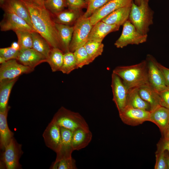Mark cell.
<instances>
[{
    "label": "cell",
    "mask_w": 169,
    "mask_h": 169,
    "mask_svg": "<svg viewBox=\"0 0 169 169\" xmlns=\"http://www.w3.org/2000/svg\"><path fill=\"white\" fill-rule=\"evenodd\" d=\"M16 59L21 64L33 69L39 64L47 61L44 55L32 48L20 50Z\"/></svg>",
    "instance_id": "15"
},
{
    "label": "cell",
    "mask_w": 169,
    "mask_h": 169,
    "mask_svg": "<svg viewBox=\"0 0 169 169\" xmlns=\"http://www.w3.org/2000/svg\"><path fill=\"white\" fill-rule=\"evenodd\" d=\"M84 46L92 63L96 58L102 54L104 45L102 42L89 40Z\"/></svg>",
    "instance_id": "30"
},
{
    "label": "cell",
    "mask_w": 169,
    "mask_h": 169,
    "mask_svg": "<svg viewBox=\"0 0 169 169\" xmlns=\"http://www.w3.org/2000/svg\"><path fill=\"white\" fill-rule=\"evenodd\" d=\"M142 0H134V3L137 5H140Z\"/></svg>",
    "instance_id": "47"
},
{
    "label": "cell",
    "mask_w": 169,
    "mask_h": 169,
    "mask_svg": "<svg viewBox=\"0 0 169 169\" xmlns=\"http://www.w3.org/2000/svg\"><path fill=\"white\" fill-rule=\"evenodd\" d=\"M18 78L0 81V111L5 110L8 107L10 94Z\"/></svg>",
    "instance_id": "24"
},
{
    "label": "cell",
    "mask_w": 169,
    "mask_h": 169,
    "mask_svg": "<svg viewBox=\"0 0 169 169\" xmlns=\"http://www.w3.org/2000/svg\"><path fill=\"white\" fill-rule=\"evenodd\" d=\"M19 50H17L11 46L0 49V57L4 58L6 61L9 60L16 59Z\"/></svg>",
    "instance_id": "38"
},
{
    "label": "cell",
    "mask_w": 169,
    "mask_h": 169,
    "mask_svg": "<svg viewBox=\"0 0 169 169\" xmlns=\"http://www.w3.org/2000/svg\"><path fill=\"white\" fill-rule=\"evenodd\" d=\"M5 0H0V4H2Z\"/></svg>",
    "instance_id": "49"
},
{
    "label": "cell",
    "mask_w": 169,
    "mask_h": 169,
    "mask_svg": "<svg viewBox=\"0 0 169 169\" xmlns=\"http://www.w3.org/2000/svg\"><path fill=\"white\" fill-rule=\"evenodd\" d=\"M52 120L59 127L68 129L73 132L80 129H89L87 122L80 114L63 106L56 113Z\"/></svg>",
    "instance_id": "4"
},
{
    "label": "cell",
    "mask_w": 169,
    "mask_h": 169,
    "mask_svg": "<svg viewBox=\"0 0 169 169\" xmlns=\"http://www.w3.org/2000/svg\"><path fill=\"white\" fill-rule=\"evenodd\" d=\"M146 60L149 84L158 92L167 87L162 74L157 66V61L153 56L151 54L147 55Z\"/></svg>",
    "instance_id": "10"
},
{
    "label": "cell",
    "mask_w": 169,
    "mask_h": 169,
    "mask_svg": "<svg viewBox=\"0 0 169 169\" xmlns=\"http://www.w3.org/2000/svg\"><path fill=\"white\" fill-rule=\"evenodd\" d=\"M157 65L162 74L166 85L169 87V69L163 66L158 62Z\"/></svg>",
    "instance_id": "41"
},
{
    "label": "cell",
    "mask_w": 169,
    "mask_h": 169,
    "mask_svg": "<svg viewBox=\"0 0 169 169\" xmlns=\"http://www.w3.org/2000/svg\"><path fill=\"white\" fill-rule=\"evenodd\" d=\"M34 3H36V0H30Z\"/></svg>",
    "instance_id": "50"
},
{
    "label": "cell",
    "mask_w": 169,
    "mask_h": 169,
    "mask_svg": "<svg viewBox=\"0 0 169 169\" xmlns=\"http://www.w3.org/2000/svg\"><path fill=\"white\" fill-rule=\"evenodd\" d=\"M34 70L19 63L16 59L9 60L1 64L0 81L19 78L20 75L29 73Z\"/></svg>",
    "instance_id": "8"
},
{
    "label": "cell",
    "mask_w": 169,
    "mask_h": 169,
    "mask_svg": "<svg viewBox=\"0 0 169 169\" xmlns=\"http://www.w3.org/2000/svg\"><path fill=\"white\" fill-rule=\"evenodd\" d=\"M148 0H142L140 5L132 2L128 20L140 33L147 34L149 27L153 24L154 12Z\"/></svg>",
    "instance_id": "3"
},
{
    "label": "cell",
    "mask_w": 169,
    "mask_h": 169,
    "mask_svg": "<svg viewBox=\"0 0 169 169\" xmlns=\"http://www.w3.org/2000/svg\"><path fill=\"white\" fill-rule=\"evenodd\" d=\"M77 69L78 68L73 52L69 51L64 53L63 63L59 71L68 74Z\"/></svg>",
    "instance_id": "32"
},
{
    "label": "cell",
    "mask_w": 169,
    "mask_h": 169,
    "mask_svg": "<svg viewBox=\"0 0 169 169\" xmlns=\"http://www.w3.org/2000/svg\"><path fill=\"white\" fill-rule=\"evenodd\" d=\"M1 5L4 12L14 13L25 20L33 28L29 12L21 0H5Z\"/></svg>",
    "instance_id": "16"
},
{
    "label": "cell",
    "mask_w": 169,
    "mask_h": 169,
    "mask_svg": "<svg viewBox=\"0 0 169 169\" xmlns=\"http://www.w3.org/2000/svg\"><path fill=\"white\" fill-rule=\"evenodd\" d=\"M148 1H149V0H148Z\"/></svg>",
    "instance_id": "52"
},
{
    "label": "cell",
    "mask_w": 169,
    "mask_h": 169,
    "mask_svg": "<svg viewBox=\"0 0 169 169\" xmlns=\"http://www.w3.org/2000/svg\"><path fill=\"white\" fill-rule=\"evenodd\" d=\"M52 169H76L75 160L72 156H56L55 161L51 166Z\"/></svg>",
    "instance_id": "29"
},
{
    "label": "cell",
    "mask_w": 169,
    "mask_h": 169,
    "mask_svg": "<svg viewBox=\"0 0 169 169\" xmlns=\"http://www.w3.org/2000/svg\"><path fill=\"white\" fill-rule=\"evenodd\" d=\"M73 26V33L69 46V51L72 52L84 46L88 40L89 35L93 25L89 18H84L82 15Z\"/></svg>",
    "instance_id": "5"
},
{
    "label": "cell",
    "mask_w": 169,
    "mask_h": 169,
    "mask_svg": "<svg viewBox=\"0 0 169 169\" xmlns=\"http://www.w3.org/2000/svg\"><path fill=\"white\" fill-rule=\"evenodd\" d=\"M81 13V11H75L68 9L53 15L55 23L71 26L74 24L83 14Z\"/></svg>",
    "instance_id": "25"
},
{
    "label": "cell",
    "mask_w": 169,
    "mask_h": 169,
    "mask_svg": "<svg viewBox=\"0 0 169 169\" xmlns=\"http://www.w3.org/2000/svg\"><path fill=\"white\" fill-rule=\"evenodd\" d=\"M43 136L47 147L56 153L60 150L61 140L60 127L53 120L46 127Z\"/></svg>",
    "instance_id": "13"
},
{
    "label": "cell",
    "mask_w": 169,
    "mask_h": 169,
    "mask_svg": "<svg viewBox=\"0 0 169 169\" xmlns=\"http://www.w3.org/2000/svg\"><path fill=\"white\" fill-rule=\"evenodd\" d=\"M78 68L91 63L90 57L84 46L76 49L73 52Z\"/></svg>",
    "instance_id": "35"
},
{
    "label": "cell",
    "mask_w": 169,
    "mask_h": 169,
    "mask_svg": "<svg viewBox=\"0 0 169 169\" xmlns=\"http://www.w3.org/2000/svg\"><path fill=\"white\" fill-rule=\"evenodd\" d=\"M11 46L17 50H20V47L18 42H13L11 44Z\"/></svg>",
    "instance_id": "44"
},
{
    "label": "cell",
    "mask_w": 169,
    "mask_h": 169,
    "mask_svg": "<svg viewBox=\"0 0 169 169\" xmlns=\"http://www.w3.org/2000/svg\"><path fill=\"white\" fill-rule=\"evenodd\" d=\"M10 108L9 106L4 111H0V147L3 151L13 137L14 133L9 129L7 117Z\"/></svg>",
    "instance_id": "19"
},
{
    "label": "cell",
    "mask_w": 169,
    "mask_h": 169,
    "mask_svg": "<svg viewBox=\"0 0 169 169\" xmlns=\"http://www.w3.org/2000/svg\"><path fill=\"white\" fill-rule=\"evenodd\" d=\"M138 89L142 98L149 104L151 107L150 112L161 106L158 92L150 85H142L138 88Z\"/></svg>",
    "instance_id": "21"
},
{
    "label": "cell",
    "mask_w": 169,
    "mask_h": 169,
    "mask_svg": "<svg viewBox=\"0 0 169 169\" xmlns=\"http://www.w3.org/2000/svg\"><path fill=\"white\" fill-rule=\"evenodd\" d=\"M92 135L90 129H80L73 132L72 146L74 151L87 146L91 141Z\"/></svg>",
    "instance_id": "22"
},
{
    "label": "cell",
    "mask_w": 169,
    "mask_h": 169,
    "mask_svg": "<svg viewBox=\"0 0 169 169\" xmlns=\"http://www.w3.org/2000/svg\"><path fill=\"white\" fill-rule=\"evenodd\" d=\"M134 0H111L97 10L89 18L92 25L115 10L131 5Z\"/></svg>",
    "instance_id": "14"
},
{
    "label": "cell",
    "mask_w": 169,
    "mask_h": 169,
    "mask_svg": "<svg viewBox=\"0 0 169 169\" xmlns=\"http://www.w3.org/2000/svg\"><path fill=\"white\" fill-rule=\"evenodd\" d=\"M165 151L163 150L157 148L156 152V161L154 167L155 169H168Z\"/></svg>",
    "instance_id": "37"
},
{
    "label": "cell",
    "mask_w": 169,
    "mask_h": 169,
    "mask_svg": "<svg viewBox=\"0 0 169 169\" xmlns=\"http://www.w3.org/2000/svg\"><path fill=\"white\" fill-rule=\"evenodd\" d=\"M64 52L58 48H52L47 59L53 72L59 71L63 62Z\"/></svg>",
    "instance_id": "28"
},
{
    "label": "cell",
    "mask_w": 169,
    "mask_h": 169,
    "mask_svg": "<svg viewBox=\"0 0 169 169\" xmlns=\"http://www.w3.org/2000/svg\"><path fill=\"white\" fill-rule=\"evenodd\" d=\"M120 26L107 24L101 20L94 25L90 33L88 40L102 42L109 33L118 31Z\"/></svg>",
    "instance_id": "17"
},
{
    "label": "cell",
    "mask_w": 169,
    "mask_h": 169,
    "mask_svg": "<svg viewBox=\"0 0 169 169\" xmlns=\"http://www.w3.org/2000/svg\"><path fill=\"white\" fill-rule=\"evenodd\" d=\"M111 0H88L86 12L83 14L85 18L90 17L97 10Z\"/></svg>",
    "instance_id": "36"
},
{
    "label": "cell",
    "mask_w": 169,
    "mask_h": 169,
    "mask_svg": "<svg viewBox=\"0 0 169 169\" xmlns=\"http://www.w3.org/2000/svg\"><path fill=\"white\" fill-rule=\"evenodd\" d=\"M163 136V138L169 140V124Z\"/></svg>",
    "instance_id": "43"
},
{
    "label": "cell",
    "mask_w": 169,
    "mask_h": 169,
    "mask_svg": "<svg viewBox=\"0 0 169 169\" xmlns=\"http://www.w3.org/2000/svg\"><path fill=\"white\" fill-rule=\"evenodd\" d=\"M18 38L20 49L32 48L33 38L32 32L18 30L15 32Z\"/></svg>",
    "instance_id": "33"
},
{
    "label": "cell",
    "mask_w": 169,
    "mask_h": 169,
    "mask_svg": "<svg viewBox=\"0 0 169 169\" xmlns=\"http://www.w3.org/2000/svg\"><path fill=\"white\" fill-rule=\"evenodd\" d=\"M32 48L47 58L52 48L47 41L36 31L32 32Z\"/></svg>",
    "instance_id": "27"
},
{
    "label": "cell",
    "mask_w": 169,
    "mask_h": 169,
    "mask_svg": "<svg viewBox=\"0 0 169 169\" xmlns=\"http://www.w3.org/2000/svg\"><path fill=\"white\" fill-rule=\"evenodd\" d=\"M6 61L5 59L3 57H0V64H3Z\"/></svg>",
    "instance_id": "48"
},
{
    "label": "cell",
    "mask_w": 169,
    "mask_h": 169,
    "mask_svg": "<svg viewBox=\"0 0 169 169\" xmlns=\"http://www.w3.org/2000/svg\"><path fill=\"white\" fill-rule=\"evenodd\" d=\"M111 85L113 95V100L119 112L126 105L129 90L121 78L113 72Z\"/></svg>",
    "instance_id": "12"
},
{
    "label": "cell",
    "mask_w": 169,
    "mask_h": 169,
    "mask_svg": "<svg viewBox=\"0 0 169 169\" xmlns=\"http://www.w3.org/2000/svg\"><path fill=\"white\" fill-rule=\"evenodd\" d=\"M44 6L53 15L61 12L67 7L66 0H45Z\"/></svg>",
    "instance_id": "34"
},
{
    "label": "cell",
    "mask_w": 169,
    "mask_h": 169,
    "mask_svg": "<svg viewBox=\"0 0 169 169\" xmlns=\"http://www.w3.org/2000/svg\"><path fill=\"white\" fill-rule=\"evenodd\" d=\"M126 105L150 111L151 110L149 104L143 100L139 95L138 88L129 90Z\"/></svg>",
    "instance_id": "26"
},
{
    "label": "cell",
    "mask_w": 169,
    "mask_h": 169,
    "mask_svg": "<svg viewBox=\"0 0 169 169\" xmlns=\"http://www.w3.org/2000/svg\"><path fill=\"white\" fill-rule=\"evenodd\" d=\"M60 41L61 50L64 53L69 51V46L74 31V26L55 23Z\"/></svg>",
    "instance_id": "23"
},
{
    "label": "cell",
    "mask_w": 169,
    "mask_h": 169,
    "mask_svg": "<svg viewBox=\"0 0 169 169\" xmlns=\"http://www.w3.org/2000/svg\"><path fill=\"white\" fill-rule=\"evenodd\" d=\"M21 0L29 12L34 30L42 35L52 48H58L61 50L53 14L44 6L39 5L30 0Z\"/></svg>",
    "instance_id": "1"
},
{
    "label": "cell",
    "mask_w": 169,
    "mask_h": 169,
    "mask_svg": "<svg viewBox=\"0 0 169 169\" xmlns=\"http://www.w3.org/2000/svg\"><path fill=\"white\" fill-rule=\"evenodd\" d=\"M87 3L88 0H85Z\"/></svg>",
    "instance_id": "51"
},
{
    "label": "cell",
    "mask_w": 169,
    "mask_h": 169,
    "mask_svg": "<svg viewBox=\"0 0 169 169\" xmlns=\"http://www.w3.org/2000/svg\"><path fill=\"white\" fill-rule=\"evenodd\" d=\"M157 148L169 152V140L162 138L157 145Z\"/></svg>",
    "instance_id": "42"
},
{
    "label": "cell",
    "mask_w": 169,
    "mask_h": 169,
    "mask_svg": "<svg viewBox=\"0 0 169 169\" xmlns=\"http://www.w3.org/2000/svg\"><path fill=\"white\" fill-rule=\"evenodd\" d=\"M120 118L125 124L135 126L149 121L150 111L135 108L128 105L119 112Z\"/></svg>",
    "instance_id": "9"
},
{
    "label": "cell",
    "mask_w": 169,
    "mask_h": 169,
    "mask_svg": "<svg viewBox=\"0 0 169 169\" xmlns=\"http://www.w3.org/2000/svg\"><path fill=\"white\" fill-rule=\"evenodd\" d=\"M61 140V147L60 150L72 153L74 151L72 146L73 131L60 127Z\"/></svg>",
    "instance_id": "31"
},
{
    "label": "cell",
    "mask_w": 169,
    "mask_h": 169,
    "mask_svg": "<svg viewBox=\"0 0 169 169\" xmlns=\"http://www.w3.org/2000/svg\"><path fill=\"white\" fill-rule=\"evenodd\" d=\"M131 5L132 4L115 10L103 18L101 20L110 25L120 26L123 25L129 19Z\"/></svg>",
    "instance_id": "20"
},
{
    "label": "cell",
    "mask_w": 169,
    "mask_h": 169,
    "mask_svg": "<svg viewBox=\"0 0 169 169\" xmlns=\"http://www.w3.org/2000/svg\"><path fill=\"white\" fill-rule=\"evenodd\" d=\"M123 26L121 34L114 44L117 48H122L130 44L138 45L146 41L148 35L139 33L128 20Z\"/></svg>",
    "instance_id": "6"
},
{
    "label": "cell",
    "mask_w": 169,
    "mask_h": 169,
    "mask_svg": "<svg viewBox=\"0 0 169 169\" xmlns=\"http://www.w3.org/2000/svg\"><path fill=\"white\" fill-rule=\"evenodd\" d=\"M166 156L167 164L168 169H169V154H166Z\"/></svg>",
    "instance_id": "46"
},
{
    "label": "cell",
    "mask_w": 169,
    "mask_h": 169,
    "mask_svg": "<svg viewBox=\"0 0 169 169\" xmlns=\"http://www.w3.org/2000/svg\"><path fill=\"white\" fill-rule=\"evenodd\" d=\"M45 0H36L37 4L41 6H44V3Z\"/></svg>",
    "instance_id": "45"
},
{
    "label": "cell",
    "mask_w": 169,
    "mask_h": 169,
    "mask_svg": "<svg viewBox=\"0 0 169 169\" xmlns=\"http://www.w3.org/2000/svg\"><path fill=\"white\" fill-rule=\"evenodd\" d=\"M155 124L162 135L169 124V109L160 106L150 112L149 121Z\"/></svg>",
    "instance_id": "18"
},
{
    "label": "cell",
    "mask_w": 169,
    "mask_h": 169,
    "mask_svg": "<svg viewBox=\"0 0 169 169\" xmlns=\"http://www.w3.org/2000/svg\"><path fill=\"white\" fill-rule=\"evenodd\" d=\"M23 154L22 145L13 137L3 151L1 160L7 169H19V160Z\"/></svg>",
    "instance_id": "7"
},
{
    "label": "cell",
    "mask_w": 169,
    "mask_h": 169,
    "mask_svg": "<svg viewBox=\"0 0 169 169\" xmlns=\"http://www.w3.org/2000/svg\"><path fill=\"white\" fill-rule=\"evenodd\" d=\"M113 72L121 78L128 90L145 85H150L146 59L133 65L116 67Z\"/></svg>",
    "instance_id": "2"
},
{
    "label": "cell",
    "mask_w": 169,
    "mask_h": 169,
    "mask_svg": "<svg viewBox=\"0 0 169 169\" xmlns=\"http://www.w3.org/2000/svg\"><path fill=\"white\" fill-rule=\"evenodd\" d=\"M161 106L169 109V87L158 92Z\"/></svg>",
    "instance_id": "40"
},
{
    "label": "cell",
    "mask_w": 169,
    "mask_h": 169,
    "mask_svg": "<svg viewBox=\"0 0 169 169\" xmlns=\"http://www.w3.org/2000/svg\"><path fill=\"white\" fill-rule=\"evenodd\" d=\"M68 9L75 11H81L87 8V3L85 0H66Z\"/></svg>",
    "instance_id": "39"
},
{
    "label": "cell",
    "mask_w": 169,
    "mask_h": 169,
    "mask_svg": "<svg viewBox=\"0 0 169 169\" xmlns=\"http://www.w3.org/2000/svg\"><path fill=\"white\" fill-rule=\"evenodd\" d=\"M0 27L2 31L13 30L15 32L21 30L32 32L34 31L25 20L14 13L8 12H4Z\"/></svg>",
    "instance_id": "11"
}]
</instances>
